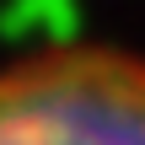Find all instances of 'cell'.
<instances>
[{
    "instance_id": "6da1fadb",
    "label": "cell",
    "mask_w": 145,
    "mask_h": 145,
    "mask_svg": "<svg viewBox=\"0 0 145 145\" xmlns=\"http://www.w3.org/2000/svg\"><path fill=\"white\" fill-rule=\"evenodd\" d=\"M0 145H145V54L48 43L0 59Z\"/></svg>"
}]
</instances>
